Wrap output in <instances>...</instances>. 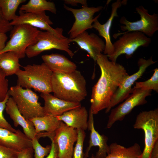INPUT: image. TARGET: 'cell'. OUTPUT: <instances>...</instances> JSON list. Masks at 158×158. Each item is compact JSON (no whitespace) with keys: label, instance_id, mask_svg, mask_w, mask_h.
<instances>
[{"label":"cell","instance_id":"e575fe53","mask_svg":"<svg viewBox=\"0 0 158 158\" xmlns=\"http://www.w3.org/2000/svg\"><path fill=\"white\" fill-rule=\"evenodd\" d=\"M13 28L10 22L4 18L0 9V32L6 33L10 31Z\"/></svg>","mask_w":158,"mask_h":158},{"label":"cell","instance_id":"d6a6232c","mask_svg":"<svg viewBox=\"0 0 158 158\" xmlns=\"http://www.w3.org/2000/svg\"><path fill=\"white\" fill-rule=\"evenodd\" d=\"M18 152L0 145V158H15Z\"/></svg>","mask_w":158,"mask_h":158},{"label":"cell","instance_id":"ab89813d","mask_svg":"<svg viewBox=\"0 0 158 158\" xmlns=\"http://www.w3.org/2000/svg\"></svg>","mask_w":158,"mask_h":158},{"label":"cell","instance_id":"cb8c5ba5","mask_svg":"<svg viewBox=\"0 0 158 158\" xmlns=\"http://www.w3.org/2000/svg\"><path fill=\"white\" fill-rule=\"evenodd\" d=\"M33 123L37 133L42 131L54 132L59 126L61 121L56 117L45 114L29 119Z\"/></svg>","mask_w":158,"mask_h":158},{"label":"cell","instance_id":"f546056e","mask_svg":"<svg viewBox=\"0 0 158 158\" xmlns=\"http://www.w3.org/2000/svg\"><path fill=\"white\" fill-rule=\"evenodd\" d=\"M32 140L34 158H44L48 154L51 150V145H47L45 147L42 146L40 143L38 139L36 137Z\"/></svg>","mask_w":158,"mask_h":158},{"label":"cell","instance_id":"e0dca14e","mask_svg":"<svg viewBox=\"0 0 158 158\" xmlns=\"http://www.w3.org/2000/svg\"><path fill=\"white\" fill-rule=\"evenodd\" d=\"M123 2L120 0H117L112 3L110 16L105 23L102 24L97 19L92 24L93 28L96 29L98 32L99 35L104 38L105 40V47L104 52V54L107 56L112 54L114 51L113 43L111 40L110 29L114 18L118 16L117 12L118 9L124 4Z\"/></svg>","mask_w":158,"mask_h":158},{"label":"cell","instance_id":"d590c367","mask_svg":"<svg viewBox=\"0 0 158 158\" xmlns=\"http://www.w3.org/2000/svg\"><path fill=\"white\" fill-rule=\"evenodd\" d=\"M33 153L32 147L27 148L18 152L15 158H33Z\"/></svg>","mask_w":158,"mask_h":158},{"label":"cell","instance_id":"d4e9b609","mask_svg":"<svg viewBox=\"0 0 158 158\" xmlns=\"http://www.w3.org/2000/svg\"><path fill=\"white\" fill-rule=\"evenodd\" d=\"M19 59L16 54L13 51L0 54V69L6 76L16 74L20 69Z\"/></svg>","mask_w":158,"mask_h":158},{"label":"cell","instance_id":"9c48e42d","mask_svg":"<svg viewBox=\"0 0 158 158\" xmlns=\"http://www.w3.org/2000/svg\"><path fill=\"white\" fill-rule=\"evenodd\" d=\"M137 13L140 17V20L130 22L124 16L121 18L119 22L121 30L126 33L133 31L141 32L148 37H152L158 30V14L154 13L150 14L148 10L142 6L135 8Z\"/></svg>","mask_w":158,"mask_h":158},{"label":"cell","instance_id":"30bf717a","mask_svg":"<svg viewBox=\"0 0 158 158\" xmlns=\"http://www.w3.org/2000/svg\"><path fill=\"white\" fill-rule=\"evenodd\" d=\"M151 90L132 88L131 93L125 101L111 110L107 128H110L116 121H122L135 107L146 104V98L151 95Z\"/></svg>","mask_w":158,"mask_h":158},{"label":"cell","instance_id":"603a6c76","mask_svg":"<svg viewBox=\"0 0 158 158\" xmlns=\"http://www.w3.org/2000/svg\"><path fill=\"white\" fill-rule=\"evenodd\" d=\"M109 153L105 158H140L142 153L140 145L135 143L126 147L116 142L109 145ZM93 154L90 158H94Z\"/></svg>","mask_w":158,"mask_h":158},{"label":"cell","instance_id":"1f68e13d","mask_svg":"<svg viewBox=\"0 0 158 158\" xmlns=\"http://www.w3.org/2000/svg\"><path fill=\"white\" fill-rule=\"evenodd\" d=\"M6 76L0 70V102L3 101L8 95V83Z\"/></svg>","mask_w":158,"mask_h":158},{"label":"cell","instance_id":"2e32d148","mask_svg":"<svg viewBox=\"0 0 158 158\" xmlns=\"http://www.w3.org/2000/svg\"><path fill=\"white\" fill-rule=\"evenodd\" d=\"M71 41L76 43L81 49L87 51L95 61L98 56L104 52L105 49V43L101 38L96 34H89L86 31L71 39Z\"/></svg>","mask_w":158,"mask_h":158},{"label":"cell","instance_id":"52a82bcc","mask_svg":"<svg viewBox=\"0 0 158 158\" xmlns=\"http://www.w3.org/2000/svg\"><path fill=\"white\" fill-rule=\"evenodd\" d=\"M122 35L113 43L114 49L113 53L108 56L110 60L115 62H116L118 57L122 54H125L127 59L131 57L139 47H147L151 42L150 37L138 31L119 33L114 34L113 37L116 38Z\"/></svg>","mask_w":158,"mask_h":158},{"label":"cell","instance_id":"6da1fadb","mask_svg":"<svg viewBox=\"0 0 158 158\" xmlns=\"http://www.w3.org/2000/svg\"><path fill=\"white\" fill-rule=\"evenodd\" d=\"M96 61L101 73L92 88L90 110L93 115L109 107L120 84L128 75L123 66L110 60L106 55H98Z\"/></svg>","mask_w":158,"mask_h":158},{"label":"cell","instance_id":"8992f818","mask_svg":"<svg viewBox=\"0 0 158 158\" xmlns=\"http://www.w3.org/2000/svg\"><path fill=\"white\" fill-rule=\"evenodd\" d=\"M10 31V39L0 54L11 51L16 54L20 59L24 58L26 50L35 43L40 30L28 25L20 24L13 26Z\"/></svg>","mask_w":158,"mask_h":158},{"label":"cell","instance_id":"7c38bea8","mask_svg":"<svg viewBox=\"0 0 158 158\" xmlns=\"http://www.w3.org/2000/svg\"><path fill=\"white\" fill-rule=\"evenodd\" d=\"M156 62L153 60L152 57L147 60L143 58L139 59L138 62V70L132 75H128L125 77L113 96L109 106L106 109V113H109L112 107L129 96L132 91V85L142 75L147 68Z\"/></svg>","mask_w":158,"mask_h":158},{"label":"cell","instance_id":"d6986e66","mask_svg":"<svg viewBox=\"0 0 158 158\" xmlns=\"http://www.w3.org/2000/svg\"><path fill=\"white\" fill-rule=\"evenodd\" d=\"M44 101L43 107L45 114L57 117L72 109L81 105L80 103L69 102L57 98L50 93H41Z\"/></svg>","mask_w":158,"mask_h":158},{"label":"cell","instance_id":"7a4b0ae2","mask_svg":"<svg viewBox=\"0 0 158 158\" xmlns=\"http://www.w3.org/2000/svg\"><path fill=\"white\" fill-rule=\"evenodd\" d=\"M51 84L54 95L66 101L80 103L87 95L85 78L77 70L67 73L53 72Z\"/></svg>","mask_w":158,"mask_h":158},{"label":"cell","instance_id":"ba28073f","mask_svg":"<svg viewBox=\"0 0 158 158\" xmlns=\"http://www.w3.org/2000/svg\"><path fill=\"white\" fill-rule=\"evenodd\" d=\"M71 42V39L68 37L60 38L49 32L40 30L35 43L26 50L25 55L31 58L43 51L55 49L66 51L72 58L74 54L69 48Z\"/></svg>","mask_w":158,"mask_h":158},{"label":"cell","instance_id":"f1b7e54d","mask_svg":"<svg viewBox=\"0 0 158 158\" xmlns=\"http://www.w3.org/2000/svg\"><path fill=\"white\" fill-rule=\"evenodd\" d=\"M77 131L78 138L72 158H84L83 148L86 133L85 131L81 130H78Z\"/></svg>","mask_w":158,"mask_h":158},{"label":"cell","instance_id":"484cf974","mask_svg":"<svg viewBox=\"0 0 158 158\" xmlns=\"http://www.w3.org/2000/svg\"><path fill=\"white\" fill-rule=\"evenodd\" d=\"M19 11L24 12L38 13L49 11L56 14V9L54 3L45 0H30L21 5Z\"/></svg>","mask_w":158,"mask_h":158},{"label":"cell","instance_id":"83f0119b","mask_svg":"<svg viewBox=\"0 0 158 158\" xmlns=\"http://www.w3.org/2000/svg\"><path fill=\"white\" fill-rule=\"evenodd\" d=\"M153 75L148 80L143 82H135L133 89H140L144 90H152L158 92V69L156 68L153 70Z\"/></svg>","mask_w":158,"mask_h":158},{"label":"cell","instance_id":"9a60e30c","mask_svg":"<svg viewBox=\"0 0 158 158\" xmlns=\"http://www.w3.org/2000/svg\"><path fill=\"white\" fill-rule=\"evenodd\" d=\"M93 114L90 110L88 120L87 129L90 131L88 146L84 153V158L89 156V152L91 148L94 146L99 147L94 158H105L109 153V146L107 143L108 138L104 135H100L94 127Z\"/></svg>","mask_w":158,"mask_h":158},{"label":"cell","instance_id":"74e56055","mask_svg":"<svg viewBox=\"0 0 158 158\" xmlns=\"http://www.w3.org/2000/svg\"><path fill=\"white\" fill-rule=\"evenodd\" d=\"M7 38L6 33L0 32V52L5 48Z\"/></svg>","mask_w":158,"mask_h":158},{"label":"cell","instance_id":"4fadbf2b","mask_svg":"<svg viewBox=\"0 0 158 158\" xmlns=\"http://www.w3.org/2000/svg\"><path fill=\"white\" fill-rule=\"evenodd\" d=\"M12 26L20 24H27L33 27L49 32L57 37L64 38L62 28H53L51 25L53 24L49 17L45 11L38 13L24 12L19 11V15L13 20L10 22Z\"/></svg>","mask_w":158,"mask_h":158},{"label":"cell","instance_id":"836d02e7","mask_svg":"<svg viewBox=\"0 0 158 158\" xmlns=\"http://www.w3.org/2000/svg\"><path fill=\"white\" fill-rule=\"evenodd\" d=\"M55 134L49 137L51 141V149L49 153L45 158H59L58 146L54 139Z\"/></svg>","mask_w":158,"mask_h":158},{"label":"cell","instance_id":"8d00e7d4","mask_svg":"<svg viewBox=\"0 0 158 158\" xmlns=\"http://www.w3.org/2000/svg\"><path fill=\"white\" fill-rule=\"evenodd\" d=\"M64 3L74 6H77L79 4H82V6H87V1L86 0H65Z\"/></svg>","mask_w":158,"mask_h":158},{"label":"cell","instance_id":"ac0fdd59","mask_svg":"<svg viewBox=\"0 0 158 158\" xmlns=\"http://www.w3.org/2000/svg\"><path fill=\"white\" fill-rule=\"evenodd\" d=\"M0 145L17 152L32 147V140L19 129L14 132L1 127Z\"/></svg>","mask_w":158,"mask_h":158},{"label":"cell","instance_id":"4316f807","mask_svg":"<svg viewBox=\"0 0 158 158\" xmlns=\"http://www.w3.org/2000/svg\"><path fill=\"white\" fill-rule=\"evenodd\" d=\"M26 1V0H0V9L4 18L10 22L14 20L18 16L16 11L19 6Z\"/></svg>","mask_w":158,"mask_h":158},{"label":"cell","instance_id":"5b68a950","mask_svg":"<svg viewBox=\"0 0 158 158\" xmlns=\"http://www.w3.org/2000/svg\"><path fill=\"white\" fill-rule=\"evenodd\" d=\"M144 133L145 146L140 158H150L153 148L158 141V109L140 112L133 126Z\"/></svg>","mask_w":158,"mask_h":158},{"label":"cell","instance_id":"8fae6325","mask_svg":"<svg viewBox=\"0 0 158 158\" xmlns=\"http://www.w3.org/2000/svg\"><path fill=\"white\" fill-rule=\"evenodd\" d=\"M64 8L71 11L75 17V21L71 28L68 32L69 38L72 39L80 34L87 30L92 28V24L100 16L99 14L95 18L94 14L101 10L103 7H88L82 6L80 9H74L64 5Z\"/></svg>","mask_w":158,"mask_h":158},{"label":"cell","instance_id":"7402d4cb","mask_svg":"<svg viewBox=\"0 0 158 158\" xmlns=\"http://www.w3.org/2000/svg\"><path fill=\"white\" fill-rule=\"evenodd\" d=\"M41 58L53 72L67 73L77 70L76 64L63 55L56 53L45 54Z\"/></svg>","mask_w":158,"mask_h":158},{"label":"cell","instance_id":"44dd1931","mask_svg":"<svg viewBox=\"0 0 158 158\" xmlns=\"http://www.w3.org/2000/svg\"><path fill=\"white\" fill-rule=\"evenodd\" d=\"M88 116L86 108L81 105L56 117L68 126L85 131L87 129Z\"/></svg>","mask_w":158,"mask_h":158},{"label":"cell","instance_id":"f35d334b","mask_svg":"<svg viewBox=\"0 0 158 158\" xmlns=\"http://www.w3.org/2000/svg\"><path fill=\"white\" fill-rule=\"evenodd\" d=\"M150 158H158V141L156 142L153 148Z\"/></svg>","mask_w":158,"mask_h":158},{"label":"cell","instance_id":"277c9868","mask_svg":"<svg viewBox=\"0 0 158 158\" xmlns=\"http://www.w3.org/2000/svg\"><path fill=\"white\" fill-rule=\"evenodd\" d=\"M8 93L15 102L20 113L27 119L45 115L37 94L31 89L17 85L11 86Z\"/></svg>","mask_w":158,"mask_h":158},{"label":"cell","instance_id":"5bb4252c","mask_svg":"<svg viewBox=\"0 0 158 158\" xmlns=\"http://www.w3.org/2000/svg\"><path fill=\"white\" fill-rule=\"evenodd\" d=\"M77 138V130L61 121L54 138L58 146L59 158H72Z\"/></svg>","mask_w":158,"mask_h":158},{"label":"cell","instance_id":"4dcf8cb0","mask_svg":"<svg viewBox=\"0 0 158 158\" xmlns=\"http://www.w3.org/2000/svg\"><path fill=\"white\" fill-rule=\"evenodd\" d=\"M9 97V94L3 101L0 102V127L5 128L14 132H17V130L14 128L6 121L3 115L6 103Z\"/></svg>","mask_w":158,"mask_h":158},{"label":"cell","instance_id":"3957f363","mask_svg":"<svg viewBox=\"0 0 158 158\" xmlns=\"http://www.w3.org/2000/svg\"><path fill=\"white\" fill-rule=\"evenodd\" d=\"M16 74L17 85L25 88L33 89L41 93L52 92L51 81L53 72L43 62L23 66Z\"/></svg>","mask_w":158,"mask_h":158},{"label":"cell","instance_id":"ffe728a7","mask_svg":"<svg viewBox=\"0 0 158 158\" xmlns=\"http://www.w3.org/2000/svg\"><path fill=\"white\" fill-rule=\"evenodd\" d=\"M5 109L15 127L21 126L24 134L31 140L37 137V133L35 132L33 123L29 120L25 119L20 113L11 97H9L6 103Z\"/></svg>","mask_w":158,"mask_h":158}]
</instances>
